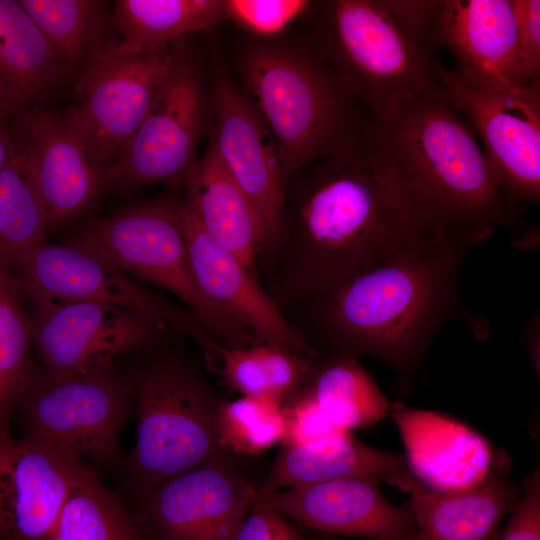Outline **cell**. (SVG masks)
<instances>
[{
	"mask_svg": "<svg viewBox=\"0 0 540 540\" xmlns=\"http://www.w3.org/2000/svg\"><path fill=\"white\" fill-rule=\"evenodd\" d=\"M225 20L254 36L269 40L280 35L295 20L305 17L314 5L308 0H222Z\"/></svg>",
	"mask_w": 540,
	"mask_h": 540,
	"instance_id": "cell-34",
	"label": "cell"
},
{
	"mask_svg": "<svg viewBox=\"0 0 540 540\" xmlns=\"http://www.w3.org/2000/svg\"><path fill=\"white\" fill-rule=\"evenodd\" d=\"M13 267L35 309L86 301L136 310L191 336L206 365L217 358L220 344L188 309L140 285L83 245L69 239L58 244L42 241L24 252Z\"/></svg>",
	"mask_w": 540,
	"mask_h": 540,
	"instance_id": "cell-9",
	"label": "cell"
},
{
	"mask_svg": "<svg viewBox=\"0 0 540 540\" xmlns=\"http://www.w3.org/2000/svg\"><path fill=\"white\" fill-rule=\"evenodd\" d=\"M300 388L316 400L334 424L349 431L373 426L392 407L355 357L317 359Z\"/></svg>",
	"mask_w": 540,
	"mask_h": 540,
	"instance_id": "cell-26",
	"label": "cell"
},
{
	"mask_svg": "<svg viewBox=\"0 0 540 540\" xmlns=\"http://www.w3.org/2000/svg\"><path fill=\"white\" fill-rule=\"evenodd\" d=\"M112 20L126 51L169 46L181 36L225 20L222 0H117Z\"/></svg>",
	"mask_w": 540,
	"mask_h": 540,
	"instance_id": "cell-27",
	"label": "cell"
},
{
	"mask_svg": "<svg viewBox=\"0 0 540 540\" xmlns=\"http://www.w3.org/2000/svg\"><path fill=\"white\" fill-rule=\"evenodd\" d=\"M354 476H374L409 494L421 485L402 455L377 449L348 431L296 447H281L255 494Z\"/></svg>",
	"mask_w": 540,
	"mask_h": 540,
	"instance_id": "cell-23",
	"label": "cell"
},
{
	"mask_svg": "<svg viewBox=\"0 0 540 540\" xmlns=\"http://www.w3.org/2000/svg\"><path fill=\"white\" fill-rule=\"evenodd\" d=\"M17 116L13 142L26 160L49 231L92 202L103 189L105 169L63 116L39 107Z\"/></svg>",
	"mask_w": 540,
	"mask_h": 540,
	"instance_id": "cell-16",
	"label": "cell"
},
{
	"mask_svg": "<svg viewBox=\"0 0 540 540\" xmlns=\"http://www.w3.org/2000/svg\"><path fill=\"white\" fill-rule=\"evenodd\" d=\"M504 455L477 486L440 492L422 484L409 493L417 540H497L504 520L520 497Z\"/></svg>",
	"mask_w": 540,
	"mask_h": 540,
	"instance_id": "cell-22",
	"label": "cell"
},
{
	"mask_svg": "<svg viewBox=\"0 0 540 540\" xmlns=\"http://www.w3.org/2000/svg\"><path fill=\"white\" fill-rule=\"evenodd\" d=\"M237 71L287 178L318 159L364 157L369 115L304 40L254 39L238 54Z\"/></svg>",
	"mask_w": 540,
	"mask_h": 540,
	"instance_id": "cell-4",
	"label": "cell"
},
{
	"mask_svg": "<svg viewBox=\"0 0 540 540\" xmlns=\"http://www.w3.org/2000/svg\"><path fill=\"white\" fill-rule=\"evenodd\" d=\"M66 72L99 46L104 4L93 0H20Z\"/></svg>",
	"mask_w": 540,
	"mask_h": 540,
	"instance_id": "cell-32",
	"label": "cell"
},
{
	"mask_svg": "<svg viewBox=\"0 0 540 540\" xmlns=\"http://www.w3.org/2000/svg\"><path fill=\"white\" fill-rule=\"evenodd\" d=\"M434 242L412 225L364 157L323 158L288 178L278 231L258 268L286 315L376 261Z\"/></svg>",
	"mask_w": 540,
	"mask_h": 540,
	"instance_id": "cell-3",
	"label": "cell"
},
{
	"mask_svg": "<svg viewBox=\"0 0 540 540\" xmlns=\"http://www.w3.org/2000/svg\"><path fill=\"white\" fill-rule=\"evenodd\" d=\"M364 159L427 239L471 248L497 229L520 249L539 231L497 184L476 133L440 83L412 100L369 114Z\"/></svg>",
	"mask_w": 540,
	"mask_h": 540,
	"instance_id": "cell-1",
	"label": "cell"
},
{
	"mask_svg": "<svg viewBox=\"0 0 540 540\" xmlns=\"http://www.w3.org/2000/svg\"><path fill=\"white\" fill-rule=\"evenodd\" d=\"M8 118L0 112V170L7 162L13 146L12 131L7 125Z\"/></svg>",
	"mask_w": 540,
	"mask_h": 540,
	"instance_id": "cell-39",
	"label": "cell"
},
{
	"mask_svg": "<svg viewBox=\"0 0 540 540\" xmlns=\"http://www.w3.org/2000/svg\"><path fill=\"white\" fill-rule=\"evenodd\" d=\"M69 240L177 296L221 346L236 348L257 342L199 287L181 228L178 197L166 195L135 203L84 224Z\"/></svg>",
	"mask_w": 540,
	"mask_h": 540,
	"instance_id": "cell-7",
	"label": "cell"
},
{
	"mask_svg": "<svg viewBox=\"0 0 540 540\" xmlns=\"http://www.w3.org/2000/svg\"><path fill=\"white\" fill-rule=\"evenodd\" d=\"M210 123V94L197 63L174 50L152 105L120 158L104 173L103 189L132 193L159 183L182 182L197 160Z\"/></svg>",
	"mask_w": 540,
	"mask_h": 540,
	"instance_id": "cell-11",
	"label": "cell"
},
{
	"mask_svg": "<svg viewBox=\"0 0 540 540\" xmlns=\"http://www.w3.org/2000/svg\"><path fill=\"white\" fill-rule=\"evenodd\" d=\"M136 441L126 462L129 490L149 488L229 453L218 440L220 403L202 372L177 355L129 374Z\"/></svg>",
	"mask_w": 540,
	"mask_h": 540,
	"instance_id": "cell-6",
	"label": "cell"
},
{
	"mask_svg": "<svg viewBox=\"0 0 540 540\" xmlns=\"http://www.w3.org/2000/svg\"><path fill=\"white\" fill-rule=\"evenodd\" d=\"M452 107L480 136L492 174L508 200L540 199V82L529 86H479L455 69L439 70Z\"/></svg>",
	"mask_w": 540,
	"mask_h": 540,
	"instance_id": "cell-12",
	"label": "cell"
},
{
	"mask_svg": "<svg viewBox=\"0 0 540 540\" xmlns=\"http://www.w3.org/2000/svg\"><path fill=\"white\" fill-rule=\"evenodd\" d=\"M216 427L220 446L229 453L258 455L280 443L281 404L264 397L220 401Z\"/></svg>",
	"mask_w": 540,
	"mask_h": 540,
	"instance_id": "cell-33",
	"label": "cell"
},
{
	"mask_svg": "<svg viewBox=\"0 0 540 540\" xmlns=\"http://www.w3.org/2000/svg\"><path fill=\"white\" fill-rule=\"evenodd\" d=\"M255 489L226 453L207 465L131 493L140 522L159 540H234Z\"/></svg>",
	"mask_w": 540,
	"mask_h": 540,
	"instance_id": "cell-15",
	"label": "cell"
},
{
	"mask_svg": "<svg viewBox=\"0 0 540 540\" xmlns=\"http://www.w3.org/2000/svg\"><path fill=\"white\" fill-rule=\"evenodd\" d=\"M26 300L14 267L0 260V427L6 429L35 372Z\"/></svg>",
	"mask_w": 540,
	"mask_h": 540,
	"instance_id": "cell-29",
	"label": "cell"
},
{
	"mask_svg": "<svg viewBox=\"0 0 540 540\" xmlns=\"http://www.w3.org/2000/svg\"><path fill=\"white\" fill-rule=\"evenodd\" d=\"M470 250L434 242L385 257L301 303L292 323L319 358L370 355L410 375L449 322L464 323L480 339L489 334L488 321L461 296Z\"/></svg>",
	"mask_w": 540,
	"mask_h": 540,
	"instance_id": "cell-2",
	"label": "cell"
},
{
	"mask_svg": "<svg viewBox=\"0 0 540 540\" xmlns=\"http://www.w3.org/2000/svg\"><path fill=\"white\" fill-rule=\"evenodd\" d=\"M517 20L515 84L540 82V1L513 0Z\"/></svg>",
	"mask_w": 540,
	"mask_h": 540,
	"instance_id": "cell-36",
	"label": "cell"
},
{
	"mask_svg": "<svg viewBox=\"0 0 540 540\" xmlns=\"http://www.w3.org/2000/svg\"><path fill=\"white\" fill-rule=\"evenodd\" d=\"M65 72L19 1L0 0V112L41 99Z\"/></svg>",
	"mask_w": 540,
	"mask_h": 540,
	"instance_id": "cell-25",
	"label": "cell"
},
{
	"mask_svg": "<svg viewBox=\"0 0 540 540\" xmlns=\"http://www.w3.org/2000/svg\"><path fill=\"white\" fill-rule=\"evenodd\" d=\"M46 540H148L144 526L85 464Z\"/></svg>",
	"mask_w": 540,
	"mask_h": 540,
	"instance_id": "cell-30",
	"label": "cell"
},
{
	"mask_svg": "<svg viewBox=\"0 0 540 540\" xmlns=\"http://www.w3.org/2000/svg\"><path fill=\"white\" fill-rule=\"evenodd\" d=\"M294 528L285 516L252 500L234 540H282Z\"/></svg>",
	"mask_w": 540,
	"mask_h": 540,
	"instance_id": "cell-38",
	"label": "cell"
},
{
	"mask_svg": "<svg viewBox=\"0 0 540 540\" xmlns=\"http://www.w3.org/2000/svg\"><path fill=\"white\" fill-rule=\"evenodd\" d=\"M129 374L115 365L50 377L36 370L16 412L22 437L49 444L91 466L113 463L131 412Z\"/></svg>",
	"mask_w": 540,
	"mask_h": 540,
	"instance_id": "cell-8",
	"label": "cell"
},
{
	"mask_svg": "<svg viewBox=\"0 0 540 540\" xmlns=\"http://www.w3.org/2000/svg\"><path fill=\"white\" fill-rule=\"evenodd\" d=\"M497 540H540V471L526 479Z\"/></svg>",
	"mask_w": 540,
	"mask_h": 540,
	"instance_id": "cell-37",
	"label": "cell"
},
{
	"mask_svg": "<svg viewBox=\"0 0 540 540\" xmlns=\"http://www.w3.org/2000/svg\"><path fill=\"white\" fill-rule=\"evenodd\" d=\"M36 370L50 377L89 373L156 341L168 327L145 313L99 302L35 309L30 316Z\"/></svg>",
	"mask_w": 540,
	"mask_h": 540,
	"instance_id": "cell-13",
	"label": "cell"
},
{
	"mask_svg": "<svg viewBox=\"0 0 540 540\" xmlns=\"http://www.w3.org/2000/svg\"><path fill=\"white\" fill-rule=\"evenodd\" d=\"M281 410L284 422L281 447L301 446L349 431L334 424L316 400L301 388L281 405Z\"/></svg>",
	"mask_w": 540,
	"mask_h": 540,
	"instance_id": "cell-35",
	"label": "cell"
},
{
	"mask_svg": "<svg viewBox=\"0 0 540 540\" xmlns=\"http://www.w3.org/2000/svg\"><path fill=\"white\" fill-rule=\"evenodd\" d=\"M178 213L196 281L208 299L246 327L258 342L274 343L319 359L299 329L271 299L259 277L203 230L182 198H178Z\"/></svg>",
	"mask_w": 540,
	"mask_h": 540,
	"instance_id": "cell-19",
	"label": "cell"
},
{
	"mask_svg": "<svg viewBox=\"0 0 540 540\" xmlns=\"http://www.w3.org/2000/svg\"><path fill=\"white\" fill-rule=\"evenodd\" d=\"M316 360L268 342L220 346L215 374L241 396L269 398L282 405L300 389Z\"/></svg>",
	"mask_w": 540,
	"mask_h": 540,
	"instance_id": "cell-28",
	"label": "cell"
},
{
	"mask_svg": "<svg viewBox=\"0 0 540 540\" xmlns=\"http://www.w3.org/2000/svg\"><path fill=\"white\" fill-rule=\"evenodd\" d=\"M44 209L26 160L13 142L0 170V260L14 266L29 248L45 241Z\"/></svg>",
	"mask_w": 540,
	"mask_h": 540,
	"instance_id": "cell-31",
	"label": "cell"
},
{
	"mask_svg": "<svg viewBox=\"0 0 540 540\" xmlns=\"http://www.w3.org/2000/svg\"><path fill=\"white\" fill-rule=\"evenodd\" d=\"M210 119L209 141L255 212L259 260L278 231L288 180L278 147L242 91L221 68L213 75Z\"/></svg>",
	"mask_w": 540,
	"mask_h": 540,
	"instance_id": "cell-14",
	"label": "cell"
},
{
	"mask_svg": "<svg viewBox=\"0 0 540 540\" xmlns=\"http://www.w3.org/2000/svg\"><path fill=\"white\" fill-rule=\"evenodd\" d=\"M84 465L0 427V540H46Z\"/></svg>",
	"mask_w": 540,
	"mask_h": 540,
	"instance_id": "cell-17",
	"label": "cell"
},
{
	"mask_svg": "<svg viewBox=\"0 0 540 540\" xmlns=\"http://www.w3.org/2000/svg\"><path fill=\"white\" fill-rule=\"evenodd\" d=\"M181 183L182 200L203 230L259 277L260 233L255 212L211 141Z\"/></svg>",
	"mask_w": 540,
	"mask_h": 540,
	"instance_id": "cell-24",
	"label": "cell"
},
{
	"mask_svg": "<svg viewBox=\"0 0 540 540\" xmlns=\"http://www.w3.org/2000/svg\"><path fill=\"white\" fill-rule=\"evenodd\" d=\"M170 45L126 51L102 42L87 57L76 101L63 115L105 169L122 155L148 113L173 60Z\"/></svg>",
	"mask_w": 540,
	"mask_h": 540,
	"instance_id": "cell-10",
	"label": "cell"
},
{
	"mask_svg": "<svg viewBox=\"0 0 540 540\" xmlns=\"http://www.w3.org/2000/svg\"><path fill=\"white\" fill-rule=\"evenodd\" d=\"M304 41L364 105L378 114L437 86L434 47L413 33L386 0L314 2Z\"/></svg>",
	"mask_w": 540,
	"mask_h": 540,
	"instance_id": "cell-5",
	"label": "cell"
},
{
	"mask_svg": "<svg viewBox=\"0 0 540 540\" xmlns=\"http://www.w3.org/2000/svg\"><path fill=\"white\" fill-rule=\"evenodd\" d=\"M374 476L298 485L253 501L300 525L333 535L368 540H417L408 503L388 501Z\"/></svg>",
	"mask_w": 540,
	"mask_h": 540,
	"instance_id": "cell-18",
	"label": "cell"
},
{
	"mask_svg": "<svg viewBox=\"0 0 540 540\" xmlns=\"http://www.w3.org/2000/svg\"><path fill=\"white\" fill-rule=\"evenodd\" d=\"M433 47L449 49L455 69L479 86L516 85L517 20L513 0H441Z\"/></svg>",
	"mask_w": 540,
	"mask_h": 540,
	"instance_id": "cell-21",
	"label": "cell"
},
{
	"mask_svg": "<svg viewBox=\"0 0 540 540\" xmlns=\"http://www.w3.org/2000/svg\"><path fill=\"white\" fill-rule=\"evenodd\" d=\"M282 540H309L299 529L296 527Z\"/></svg>",
	"mask_w": 540,
	"mask_h": 540,
	"instance_id": "cell-40",
	"label": "cell"
},
{
	"mask_svg": "<svg viewBox=\"0 0 540 540\" xmlns=\"http://www.w3.org/2000/svg\"><path fill=\"white\" fill-rule=\"evenodd\" d=\"M401 436L411 474L424 487L459 492L480 484L496 455L488 440L448 415L392 403L390 410Z\"/></svg>",
	"mask_w": 540,
	"mask_h": 540,
	"instance_id": "cell-20",
	"label": "cell"
}]
</instances>
